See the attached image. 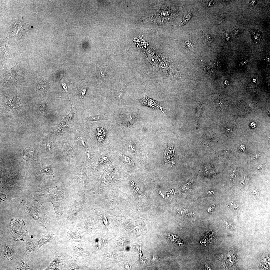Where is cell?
Wrapping results in <instances>:
<instances>
[{
  "instance_id": "1",
  "label": "cell",
  "mask_w": 270,
  "mask_h": 270,
  "mask_svg": "<svg viewBox=\"0 0 270 270\" xmlns=\"http://www.w3.org/2000/svg\"><path fill=\"white\" fill-rule=\"evenodd\" d=\"M10 230L15 240H23L27 234V231L24 222L19 219L11 220Z\"/></svg>"
},
{
  "instance_id": "2",
  "label": "cell",
  "mask_w": 270,
  "mask_h": 270,
  "mask_svg": "<svg viewBox=\"0 0 270 270\" xmlns=\"http://www.w3.org/2000/svg\"><path fill=\"white\" fill-rule=\"evenodd\" d=\"M16 64L12 68L4 71V77L5 82H10L11 84L12 82L13 83L16 81H17L19 79L16 77L19 78L21 77V72H19V68L18 67L17 64L16 67Z\"/></svg>"
},
{
  "instance_id": "3",
  "label": "cell",
  "mask_w": 270,
  "mask_h": 270,
  "mask_svg": "<svg viewBox=\"0 0 270 270\" xmlns=\"http://www.w3.org/2000/svg\"><path fill=\"white\" fill-rule=\"evenodd\" d=\"M144 105L151 107L154 108H158L162 110V108L160 106L158 102L146 96L145 97L141 99L138 100Z\"/></svg>"
},
{
  "instance_id": "4",
  "label": "cell",
  "mask_w": 270,
  "mask_h": 270,
  "mask_svg": "<svg viewBox=\"0 0 270 270\" xmlns=\"http://www.w3.org/2000/svg\"><path fill=\"white\" fill-rule=\"evenodd\" d=\"M214 100L213 103L215 106L219 109H223L228 107V102L221 98L220 100L216 98Z\"/></svg>"
},
{
  "instance_id": "5",
  "label": "cell",
  "mask_w": 270,
  "mask_h": 270,
  "mask_svg": "<svg viewBox=\"0 0 270 270\" xmlns=\"http://www.w3.org/2000/svg\"><path fill=\"white\" fill-rule=\"evenodd\" d=\"M107 119L105 116L101 114L90 116L85 118L86 120L89 121H99Z\"/></svg>"
},
{
  "instance_id": "6",
  "label": "cell",
  "mask_w": 270,
  "mask_h": 270,
  "mask_svg": "<svg viewBox=\"0 0 270 270\" xmlns=\"http://www.w3.org/2000/svg\"><path fill=\"white\" fill-rule=\"evenodd\" d=\"M54 207L56 214L57 221L58 222L63 214L60 210V202H52Z\"/></svg>"
},
{
  "instance_id": "7",
  "label": "cell",
  "mask_w": 270,
  "mask_h": 270,
  "mask_svg": "<svg viewBox=\"0 0 270 270\" xmlns=\"http://www.w3.org/2000/svg\"><path fill=\"white\" fill-rule=\"evenodd\" d=\"M70 105L71 108L70 112L65 117L63 118L69 124L74 122V112L75 107L76 106H75L74 107H72L71 106V104Z\"/></svg>"
},
{
  "instance_id": "8",
  "label": "cell",
  "mask_w": 270,
  "mask_h": 270,
  "mask_svg": "<svg viewBox=\"0 0 270 270\" xmlns=\"http://www.w3.org/2000/svg\"><path fill=\"white\" fill-rule=\"evenodd\" d=\"M253 40L256 42H259L262 40V35L260 32L257 30L253 31L251 32Z\"/></svg>"
},
{
  "instance_id": "9",
  "label": "cell",
  "mask_w": 270,
  "mask_h": 270,
  "mask_svg": "<svg viewBox=\"0 0 270 270\" xmlns=\"http://www.w3.org/2000/svg\"><path fill=\"white\" fill-rule=\"evenodd\" d=\"M53 238V236L52 235L48 236L43 235L42 238L38 242L39 247L40 248L42 246L48 242Z\"/></svg>"
},
{
  "instance_id": "10",
  "label": "cell",
  "mask_w": 270,
  "mask_h": 270,
  "mask_svg": "<svg viewBox=\"0 0 270 270\" xmlns=\"http://www.w3.org/2000/svg\"><path fill=\"white\" fill-rule=\"evenodd\" d=\"M9 244L6 245L4 249V254L6 256L8 257H11L12 256L13 254H14V252L13 251H13V248L11 249H10L12 248L10 247L11 246L10 245V247H9Z\"/></svg>"
},
{
  "instance_id": "11",
  "label": "cell",
  "mask_w": 270,
  "mask_h": 270,
  "mask_svg": "<svg viewBox=\"0 0 270 270\" xmlns=\"http://www.w3.org/2000/svg\"><path fill=\"white\" fill-rule=\"evenodd\" d=\"M124 89H119L116 92V97L118 100L121 102L124 95Z\"/></svg>"
},
{
  "instance_id": "12",
  "label": "cell",
  "mask_w": 270,
  "mask_h": 270,
  "mask_svg": "<svg viewBox=\"0 0 270 270\" xmlns=\"http://www.w3.org/2000/svg\"><path fill=\"white\" fill-rule=\"evenodd\" d=\"M104 130L102 128H99L97 130L98 137L100 140L103 139L104 134Z\"/></svg>"
},
{
  "instance_id": "13",
  "label": "cell",
  "mask_w": 270,
  "mask_h": 270,
  "mask_svg": "<svg viewBox=\"0 0 270 270\" xmlns=\"http://www.w3.org/2000/svg\"><path fill=\"white\" fill-rule=\"evenodd\" d=\"M58 124L61 127L66 128L68 127V125L69 124L63 118H62Z\"/></svg>"
},
{
  "instance_id": "14",
  "label": "cell",
  "mask_w": 270,
  "mask_h": 270,
  "mask_svg": "<svg viewBox=\"0 0 270 270\" xmlns=\"http://www.w3.org/2000/svg\"><path fill=\"white\" fill-rule=\"evenodd\" d=\"M60 83L64 90L65 92L67 94L68 98L69 100L70 101L68 94V92L67 85L66 83L65 82H64L63 80H61V81H60Z\"/></svg>"
},
{
  "instance_id": "15",
  "label": "cell",
  "mask_w": 270,
  "mask_h": 270,
  "mask_svg": "<svg viewBox=\"0 0 270 270\" xmlns=\"http://www.w3.org/2000/svg\"><path fill=\"white\" fill-rule=\"evenodd\" d=\"M121 158L122 159L124 160V161L126 162H130V159L129 158L127 157L126 156L124 155H122L121 156Z\"/></svg>"
},
{
  "instance_id": "16",
  "label": "cell",
  "mask_w": 270,
  "mask_h": 270,
  "mask_svg": "<svg viewBox=\"0 0 270 270\" xmlns=\"http://www.w3.org/2000/svg\"><path fill=\"white\" fill-rule=\"evenodd\" d=\"M86 88H84L80 90V94L81 97L83 98L86 94Z\"/></svg>"
},
{
  "instance_id": "17",
  "label": "cell",
  "mask_w": 270,
  "mask_h": 270,
  "mask_svg": "<svg viewBox=\"0 0 270 270\" xmlns=\"http://www.w3.org/2000/svg\"><path fill=\"white\" fill-rule=\"evenodd\" d=\"M102 162L104 163L108 161V159L106 156H104L102 158Z\"/></svg>"
},
{
  "instance_id": "18",
  "label": "cell",
  "mask_w": 270,
  "mask_h": 270,
  "mask_svg": "<svg viewBox=\"0 0 270 270\" xmlns=\"http://www.w3.org/2000/svg\"><path fill=\"white\" fill-rule=\"evenodd\" d=\"M256 3V1L255 0H250L249 1V4L251 6H253Z\"/></svg>"
},
{
  "instance_id": "19",
  "label": "cell",
  "mask_w": 270,
  "mask_h": 270,
  "mask_svg": "<svg viewBox=\"0 0 270 270\" xmlns=\"http://www.w3.org/2000/svg\"><path fill=\"white\" fill-rule=\"evenodd\" d=\"M103 222L104 224L106 226L108 225V220L106 217H104L103 219Z\"/></svg>"
},
{
  "instance_id": "20",
  "label": "cell",
  "mask_w": 270,
  "mask_h": 270,
  "mask_svg": "<svg viewBox=\"0 0 270 270\" xmlns=\"http://www.w3.org/2000/svg\"><path fill=\"white\" fill-rule=\"evenodd\" d=\"M250 125L252 128H254L256 126V123L254 122L251 123L250 124Z\"/></svg>"
},
{
  "instance_id": "21",
  "label": "cell",
  "mask_w": 270,
  "mask_h": 270,
  "mask_svg": "<svg viewBox=\"0 0 270 270\" xmlns=\"http://www.w3.org/2000/svg\"><path fill=\"white\" fill-rule=\"evenodd\" d=\"M239 32V30L238 29H235L233 32L234 34L236 35H237Z\"/></svg>"
}]
</instances>
